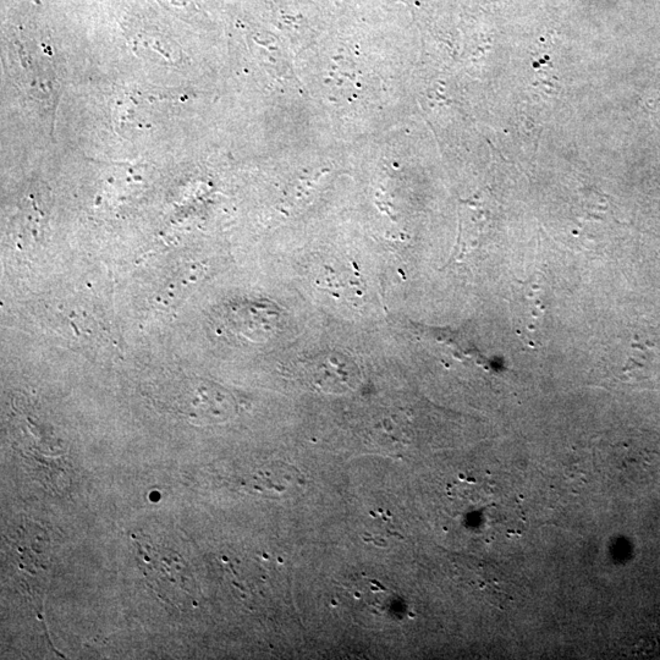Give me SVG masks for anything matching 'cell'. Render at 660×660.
Instances as JSON below:
<instances>
[{
  "label": "cell",
  "instance_id": "6da1fadb",
  "mask_svg": "<svg viewBox=\"0 0 660 660\" xmlns=\"http://www.w3.org/2000/svg\"><path fill=\"white\" fill-rule=\"evenodd\" d=\"M170 410L191 420L220 421L234 409L233 398L213 384L186 382L163 394Z\"/></svg>",
  "mask_w": 660,
  "mask_h": 660
},
{
  "label": "cell",
  "instance_id": "7a4b0ae2",
  "mask_svg": "<svg viewBox=\"0 0 660 660\" xmlns=\"http://www.w3.org/2000/svg\"><path fill=\"white\" fill-rule=\"evenodd\" d=\"M524 293L515 295L513 301V316L516 333L528 345L538 346L546 316V306L537 293L538 289L525 286Z\"/></svg>",
  "mask_w": 660,
  "mask_h": 660
}]
</instances>
